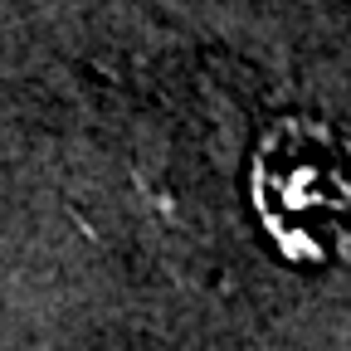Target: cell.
I'll use <instances>...</instances> for the list:
<instances>
[{"label": "cell", "instance_id": "6da1fadb", "mask_svg": "<svg viewBox=\"0 0 351 351\" xmlns=\"http://www.w3.org/2000/svg\"><path fill=\"white\" fill-rule=\"evenodd\" d=\"M258 215L298 258H351V152L327 127L283 122L254 156Z\"/></svg>", "mask_w": 351, "mask_h": 351}]
</instances>
